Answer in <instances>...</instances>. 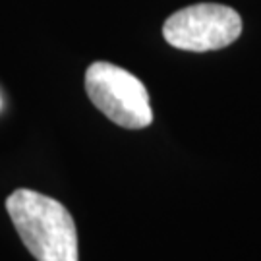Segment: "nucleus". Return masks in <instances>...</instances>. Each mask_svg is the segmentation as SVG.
Listing matches in <instances>:
<instances>
[{"instance_id":"obj_1","label":"nucleus","mask_w":261,"mask_h":261,"mask_svg":"<svg viewBox=\"0 0 261 261\" xmlns=\"http://www.w3.org/2000/svg\"><path fill=\"white\" fill-rule=\"evenodd\" d=\"M6 211L37 261H80L75 223L60 201L19 188L6 199Z\"/></svg>"},{"instance_id":"obj_4","label":"nucleus","mask_w":261,"mask_h":261,"mask_svg":"<svg viewBox=\"0 0 261 261\" xmlns=\"http://www.w3.org/2000/svg\"><path fill=\"white\" fill-rule=\"evenodd\" d=\"M0 107H2V101H0Z\"/></svg>"},{"instance_id":"obj_2","label":"nucleus","mask_w":261,"mask_h":261,"mask_svg":"<svg viewBox=\"0 0 261 261\" xmlns=\"http://www.w3.org/2000/svg\"><path fill=\"white\" fill-rule=\"evenodd\" d=\"M85 91L91 103L116 126L141 130L153 122L149 93L140 77L112 62H93L85 72Z\"/></svg>"},{"instance_id":"obj_3","label":"nucleus","mask_w":261,"mask_h":261,"mask_svg":"<svg viewBox=\"0 0 261 261\" xmlns=\"http://www.w3.org/2000/svg\"><path fill=\"white\" fill-rule=\"evenodd\" d=\"M242 35V18L230 6L201 2L174 12L163 25L170 47L190 53L221 50Z\"/></svg>"}]
</instances>
